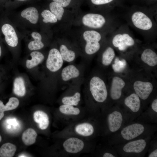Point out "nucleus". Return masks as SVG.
Returning a JSON list of instances; mask_svg holds the SVG:
<instances>
[{"label": "nucleus", "mask_w": 157, "mask_h": 157, "mask_svg": "<svg viewBox=\"0 0 157 157\" xmlns=\"http://www.w3.org/2000/svg\"><path fill=\"white\" fill-rule=\"evenodd\" d=\"M122 16L128 26L146 39L154 40L157 37L156 7L133 5Z\"/></svg>", "instance_id": "1"}, {"label": "nucleus", "mask_w": 157, "mask_h": 157, "mask_svg": "<svg viewBox=\"0 0 157 157\" xmlns=\"http://www.w3.org/2000/svg\"><path fill=\"white\" fill-rule=\"evenodd\" d=\"M111 13H88L82 17L81 22L89 29L109 35L120 24L117 17Z\"/></svg>", "instance_id": "2"}, {"label": "nucleus", "mask_w": 157, "mask_h": 157, "mask_svg": "<svg viewBox=\"0 0 157 157\" xmlns=\"http://www.w3.org/2000/svg\"><path fill=\"white\" fill-rule=\"evenodd\" d=\"M108 35L111 44L121 52H126L136 44L137 39L126 23L120 24Z\"/></svg>", "instance_id": "3"}, {"label": "nucleus", "mask_w": 157, "mask_h": 157, "mask_svg": "<svg viewBox=\"0 0 157 157\" xmlns=\"http://www.w3.org/2000/svg\"><path fill=\"white\" fill-rule=\"evenodd\" d=\"M107 35L98 31L92 29L85 31L83 33L85 42L83 51L87 55H93L101 49V42L106 40Z\"/></svg>", "instance_id": "4"}, {"label": "nucleus", "mask_w": 157, "mask_h": 157, "mask_svg": "<svg viewBox=\"0 0 157 157\" xmlns=\"http://www.w3.org/2000/svg\"><path fill=\"white\" fill-rule=\"evenodd\" d=\"M88 89L93 99L97 102L102 103L106 99L107 88L104 81L97 76L91 78L88 83Z\"/></svg>", "instance_id": "5"}, {"label": "nucleus", "mask_w": 157, "mask_h": 157, "mask_svg": "<svg viewBox=\"0 0 157 157\" xmlns=\"http://www.w3.org/2000/svg\"><path fill=\"white\" fill-rule=\"evenodd\" d=\"M122 0H87L93 12L111 13L117 6H121Z\"/></svg>", "instance_id": "6"}, {"label": "nucleus", "mask_w": 157, "mask_h": 157, "mask_svg": "<svg viewBox=\"0 0 157 157\" xmlns=\"http://www.w3.org/2000/svg\"><path fill=\"white\" fill-rule=\"evenodd\" d=\"M64 61L59 50L56 48L51 49L46 61L47 69L52 72L59 70L62 67Z\"/></svg>", "instance_id": "7"}, {"label": "nucleus", "mask_w": 157, "mask_h": 157, "mask_svg": "<svg viewBox=\"0 0 157 157\" xmlns=\"http://www.w3.org/2000/svg\"><path fill=\"white\" fill-rule=\"evenodd\" d=\"M85 146L84 142L81 139L71 137L65 140L63 143V147L66 152L77 154L83 151Z\"/></svg>", "instance_id": "8"}, {"label": "nucleus", "mask_w": 157, "mask_h": 157, "mask_svg": "<svg viewBox=\"0 0 157 157\" xmlns=\"http://www.w3.org/2000/svg\"><path fill=\"white\" fill-rule=\"evenodd\" d=\"M1 31L4 37L7 44L12 47H15L18 43V38L13 27L10 24L4 23L1 27Z\"/></svg>", "instance_id": "9"}, {"label": "nucleus", "mask_w": 157, "mask_h": 157, "mask_svg": "<svg viewBox=\"0 0 157 157\" xmlns=\"http://www.w3.org/2000/svg\"><path fill=\"white\" fill-rule=\"evenodd\" d=\"M133 88L136 94L139 97L143 100H145L152 92L153 85L149 82L137 81L133 84Z\"/></svg>", "instance_id": "10"}, {"label": "nucleus", "mask_w": 157, "mask_h": 157, "mask_svg": "<svg viewBox=\"0 0 157 157\" xmlns=\"http://www.w3.org/2000/svg\"><path fill=\"white\" fill-rule=\"evenodd\" d=\"M144 130V127L142 125L135 123L124 128L121 131V134L124 139L129 140L134 139L141 134Z\"/></svg>", "instance_id": "11"}, {"label": "nucleus", "mask_w": 157, "mask_h": 157, "mask_svg": "<svg viewBox=\"0 0 157 157\" xmlns=\"http://www.w3.org/2000/svg\"><path fill=\"white\" fill-rule=\"evenodd\" d=\"M81 72L74 65H68L62 70L61 78L64 82H67L72 80L78 78L81 76Z\"/></svg>", "instance_id": "12"}, {"label": "nucleus", "mask_w": 157, "mask_h": 157, "mask_svg": "<svg viewBox=\"0 0 157 157\" xmlns=\"http://www.w3.org/2000/svg\"><path fill=\"white\" fill-rule=\"evenodd\" d=\"M73 130L76 134L84 137L91 136L94 131L93 125L86 122L77 124L74 126Z\"/></svg>", "instance_id": "13"}, {"label": "nucleus", "mask_w": 157, "mask_h": 157, "mask_svg": "<svg viewBox=\"0 0 157 157\" xmlns=\"http://www.w3.org/2000/svg\"><path fill=\"white\" fill-rule=\"evenodd\" d=\"M124 81L118 76L114 77L112 79L110 89L111 98L113 100L119 99L122 94V90L125 85Z\"/></svg>", "instance_id": "14"}, {"label": "nucleus", "mask_w": 157, "mask_h": 157, "mask_svg": "<svg viewBox=\"0 0 157 157\" xmlns=\"http://www.w3.org/2000/svg\"><path fill=\"white\" fill-rule=\"evenodd\" d=\"M108 121L110 130L112 132L116 131L121 126L123 121L122 115L118 111H114L108 115Z\"/></svg>", "instance_id": "15"}, {"label": "nucleus", "mask_w": 157, "mask_h": 157, "mask_svg": "<svg viewBox=\"0 0 157 157\" xmlns=\"http://www.w3.org/2000/svg\"><path fill=\"white\" fill-rule=\"evenodd\" d=\"M142 60L149 65L154 67L157 64V55L154 50L149 48L145 49L141 55Z\"/></svg>", "instance_id": "16"}, {"label": "nucleus", "mask_w": 157, "mask_h": 157, "mask_svg": "<svg viewBox=\"0 0 157 157\" xmlns=\"http://www.w3.org/2000/svg\"><path fill=\"white\" fill-rule=\"evenodd\" d=\"M146 145V142L144 140H139L126 144L123 147V150L128 153H139L144 150Z\"/></svg>", "instance_id": "17"}, {"label": "nucleus", "mask_w": 157, "mask_h": 157, "mask_svg": "<svg viewBox=\"0 0 157 157\" xmlns=\"http://www.w3.org/2000/svg\"><path fill=\"white\" fill-rule=\"evenodd\" d=\"M33 119L41 130H45L48 127L49 123V117L44 112L41 110L35 111L33 114Z\"/></svg>", "instance_id": "18"}, {"label": "nucleus", "mask_w": 157, "mask_h": 157, "mask_svg": "<svg viewBox=\"0 0 157 157\" xmlns=\"http://www.w3.org/2000/svg\"><path fill=\"white\" fill-rule=\"evenodd\" d=\"M59 50L64 61L72 62L76 57L75 52L68 48L65 44H62L60 45Z\"/></svg>", "instance_id": "19"}, {"label": "nucleus", "mask_w": 157, "mask_h": 157, "mask_svg": "<svg viewBox=\"0 0 157 157\" xmlns=\"http://www.w3.org/2000/svg\"><path fill=\"white\" fill-rule=\"evenodd\" d=\"M21 15L22 17L28 20L33 24H36L39 18L38 10L33 7L26 8L21 12Z\"/></svg>", "instance_id": "20"}, {"label": "nucleus", "mask_w": 157, "mask_h": 157, "mask_svg": "<svg viewBox=\"0 0 157 157\" xmlns=\"http://www.w3.org/2000/svg\"><path fill=\"white\" fill-rule=\"evenodd\" d=\"M124 103L132 111L136 112L140 107V101L139 97L135 93H133L127 97L125 99Z\"/></svg>", "instance_id": "21"}, {"label": "nucleus", "mask_w": 157, "mask_h": 157, "mask_svg": "<svg viewBox=\"0 0 157 157\" xmlns=\"http://www.w3.org/2000/svg\"><path fill=\"white\" fill-rule=\"evenodd\" d=\"M30 55L32 58L31 60H27L26 62V66L28 69H31L42 63L44 60V57L41 52L38 51L32 52Z\"/></svg>", "instance_id": "22"}, {"label": "nucleus", "mask_w": 157, "mask_h": 157, "mask_svg": "<svg viewBox=\"0 0 157 157\" xmlns=\"http://www.w3.org/2000/svg\"><path fill=\"white\" fill-rule=\"evenodd\" d=\"M81 95L78 91H75L72 94L63 96L61 99L62 104L77 106L81 100Z\"/></svg>", "instance_id": "23"}, {"label": "nucleus", "mask_w": 157, "mask_h": 157, "mask_svg": "<svg viewBox=\"0 0 157 157\" xmlns=\"http://www.w3.org/2000/svg\"><path fill=\"white\" fill-rule=\"evenodd\" d=\"M59 110L62 114L67 116H78L81 113L78 107L69 105L62 104L59 107Z\"/></svg>", "instance_id": "24"}, {"label": "nucleus", "mask_w": 157, "mask_h": 157, "mask_svg": "<svg viewBox=\"0 0 157 157\" xmlns=\"http://www.w3.org/2000/svg\"><path fill=\"white\" fill-rule=\"evenodd\" d=\"M37 136L36 132L33 129L28 128L23 133L22 140L25 145H30L35 143Z\"/></svg>", "instance_id": "25"}, {"label": "nucleus", "mask_w": 157, "mask_h": 157, "mask_svg": "<svg viewBox=\"0 0 157 157\" xmlns=\"http://www.w3.org/2000/svg\"><path fill=\"white\" fill-rule=\"evenodd\" d=\"M32 37L34 40L30 42L28 45V47L31 50H38L42 49L44 47V43L42 41V37L41 34L36 32L31 33Z\"/></svg>", "instance_id": "26"}, {"label": "nucleus", "mask_w": 157, "mask_h": 157, "mask_svg": "<svg viewBox=\"0 0 157 157\" xmlns=\"http://www.w3.org/2000/svg\"><path fill=\"white\" fill-rule=\"evenodd\" d=\"M115 56V53L114 49L110 46L107 47L102 54L101 62L102 64L105 66L110 65Z\"/></svg>", "instance_id": "27"}, {"label": "nucleus", "mask_w": 157, "mask_h": 157, "mask_svg": "<svg viewBox=\"0 0 157 157\" xmlns=\"http://www.w3.org/2000/svg\"><path fill=\"white\" fill-rule=\"evenodd\" d=\"M13 92L16 95L20 97L24 96L26 88L23 78L21 77L15 78L13 83Z\"/></svg>", "instance_id": "28"}, {"label": "nucleus", "mask_w": 157, "mask_h": 157, "mask_svg": "<svg viewBox=\"0 0 157 157\" xmlns=\"http://www.w3.org/2000/svg\"><path fill=\"white\" fill-rule=\"evenodd\" d=\"M49 6L50 11L56 16L58 21L62 20L65 15L66 9L53 1L50 3Z\"/></svg>", "instance_id": "29"}, {"label": "nucleus", "mask_w": 157, "mask_h": 157, "mask_svg": "<svg viewBox=\"0 0 157 157\" xmlns=\"http://www.w3.org/2000/svg\"><path fill=\"white\" fill-rule=\"evenodd\" d=\"M16 149V147L14 144L10 143H5L0 148V157H13Z\"/></svg>", "instance_id": "30"}, {"label": "nucleus", "mask_w": 157, "mask_h": 157, "mask_svg": "<svg viewBox=\"0 0 157 157\" xmlns=\"http://www.w3.org/2000/svg\"><path fill=\"white\" fill-rule=\"evenodd\" d=\"M65 8H78L82 2V0H52Z\"/></svg>", "instance_id": "31"}, {"label": "nucleus", "mask_w": 157, "mask_h": 157, "mask_svg": "<svg viewBox=\"0 0 157 157\" xmlns=\"http://www.w3.org/2000/svg\"><path fill=\"white\" fill-rule=\"evenodd\" d=\"M41 15L43 18L42 21L45 23H55L58 21L56 16L49 10H43Z\"/></svg>", "instance_id": "32"}, {"label": "nucleus", "mask_w": 157, "mask_h": 157, "mask_svg": "<svg viewBox=\"0 0 157 157\" xmlns=\"http://www.w3.org/2000/svg\"><path fill=\"white\" fill-rule=\"evenodd\" d=\"M126 65V61L124 59L120 60L117 57L115 59L114 64L112 65V67L115 72H120L124 69Z\"/></svg>", "instance_id": "33"}, {"label": "nucleus", "mask_w": 157, "mask_h": 157, "mask_svg": "<svg viewBox=\"0 0 157 157\" xmlns=\"http://www.w3.org/2000/svg\"><path fill=\"white\" fill-rule=\"evenodd\" d=\"M19 104V101L17 98L15 97H11L8 102L5 105V111L14 109L16 108Z\"/></svg>", "instance_id": "34"}, {"label": "nucleus", "mask_w": 157, "mask_h": 157, "mask_svg": "<svg viewBox=\"0 0 157 157\" xmlns=\"http://www.w3.org/2000/svg\"><path fill=\"white\" fill-rule=\"evenodd\" d=\"M157 0H142L149 7L157 6L156 3Z\"/></svg>", "instance_id": "35"}, {"label": "nucleus", "mask_w": 157, "mask_h": 157, "mask_svg": "<svg viewBox=\"0 0 157 157\" xmlns=\"http://www.w3.org/2000/svg\"><path fill=\"white\" fill-rule=\"evenodd\" d=\"M152 109L155 112H157V99H155L152 102L151 104Z\"/></svg>", "instance_id": "36"}, {"label": "nucleus", "mask_w": 157, "mask_h": 157, "mask_svg": "<svg viewBox=\"0 0 157 157\" xmlns=\"http://www.w3.org/2000/svg\"><path fill=\"white\" fill-rule=\"evenodd\" d=\"M149 157H157V149H156L151 152L149 155Z\"/></svg>", "instance_id": "37"}, {"label": "nucleus", "mask_w": 157, "mask_h": 157, "mask_svg": "<svg viewBox=\"0 0 157 157\" xmlns=\"http://www.w3.org/2000/svg\"><path fill=\"white\" fill-rule=\"evenodd\" d=\"M0 111L4 112L5 111V105L3 102L0 100Z\"/></svg>", "instance_id": "38"}, {"label": "nucleus", "mask_w": 157, "mask_h": 157, "mask_svg": "<svg viewBox=\"0 0 157 157\" xmlns=\"http://www.w3.org/2000/svg\"><path fill=\"white\" fill-rule=\"evenodd\" d=\"M103 157H115V156L110 153H106L104 154Z\"/></svg>", "instance_id": "39"}, {"label": "nucleus", "mask_w": 157, "mask_h": 157, "mask_svg": "<svg viewBox=\"0 0 157 157\" xmlns=\"http://www.w3.org/2000/svg\"><path fill=\"white\" fill-rule=\"evenodd\" d=\"M4 116V112L0 111V120Z\"/></svg>", "instance_id": "40"}, {"label": "nucleus", "mask_w": 157, "mask_h": 157, "mask_svg": "<svg viewBox=\"0 0 157 157\" xmlns=\"http://www.w3.org/2000/svg\"><path fill=\"white\" fill-rule=\"evenodd\" d=\"M1 54H2V50H1V47L0 44V57L1 56Z\"/></svg>", "instance_id": "41"}, {"label": "nucleus", "mask_w": 157, "mask_h": 157, "mask_svg": "<svg viewBox=\"0 0 157 157\" xmlns=\"http://www.w3.org/2000/svg\"><path fill=\"white\" fill-rule=\"evenodd\" d=\"M11 126L10 125H8V129H10L11 128Z\"/></svg>", "instance_id": "42"}, {"label": "nucleus", "mask_w": 157, "mask_h": 157, "mask_svg": "<svg viewBox=\"0 0 157 157\" xmlns=\"http://www.w3.org/2000/svg\"><path fill=\"white\" fill-rule=\"evenodd\" d=\"M1 137L0 135V142H1Z\"/></svg>", "instance_id": "43"}, {"label": "nucleus", "mask_w": 157, "mask_h": 157, "mask_svg": "<svg viewBox=\"0 0 157 157\" xmlns=\"http://www.w3.org/2000/svg\"><path fill=\"white\" fill-rule=\"evenodd\" d=\"M17 0L19 1H26L27 0Z\"/></svg>", "instance_id": "44"}, {"label": "nucleus", "mask_w": 157, "mask_h": 157, "mask_svg": "<svg viewBox=\"0 0 157 157\" xmlns=\"http://www.w3.org/2000/svg\"><path fill=\"white\" fill-rule=\"evenodd\" d=\"M140 0V1H142V0Z\"/></svg>", "instance_id": "45"}]
</instances>
